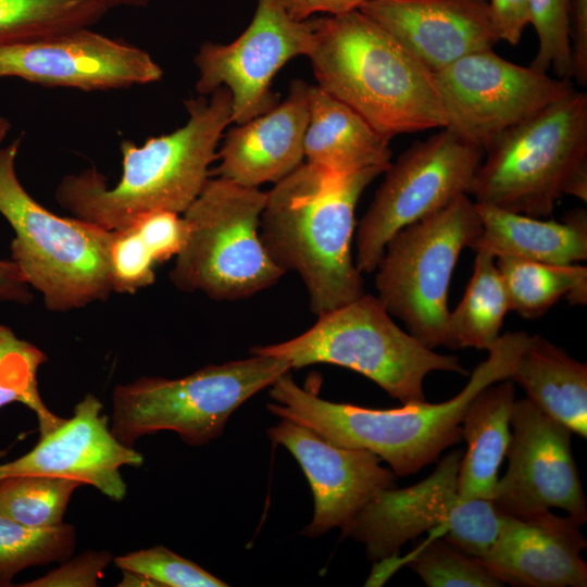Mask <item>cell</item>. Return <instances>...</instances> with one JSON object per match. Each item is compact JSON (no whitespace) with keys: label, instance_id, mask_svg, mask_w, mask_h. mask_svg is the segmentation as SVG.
<instances>
[{"label":"cell","instance_id":"obj_1","mask_svg":"<svg viewBox=\"0 0 587 587\" xmlns=\"http://www.w3.org/2000/svg\"><path fill=\"white\" fill-rule=\"evenodd\" d=\"M187 122L176 130L148 138L142 146L121 142L122 175L108 187L95 168L65 176L55 200L75 217L114 230L138 216L168 210L183 214L210 178L217 146L232 122V96L218 87L185 102Z\"/></svg>","mask_w":587,"mask_h":587},{"label":"cell","instance_id":"obj_2","mask_svg":"<svg viewBox=\"0 0 587 587\" xmlns=\"http://www.w3.org/2000/svg\"><path fill=\"white\" fill-rule=\"evenodd\" d=\"M529 337L525 332L500 336L488 350V358L471 373L466 386L441 403L422 401L383 410L335 403L298 386L288 372L271 386L275 402L267 409L335 445L375 453L398 476L411 475L460 441L469 402L485 387L511 377Z\"/></svg>","mask_w":587,"mask_h":587},{"label":"cell","instance_id":"obj_3","mask_svg":"<svg viewBox=\"0 0 587 587\" xmlns=\"http://www.w3.org/2000/svg\"><path fill=\"white\" fill-rule=\"evenodd\" d=\"M384 172L337 173L303 162L267 191L262 242L279 268L302 278L317 316L365 294L351 252L354 213L364 189Z\"/></svg>","mask_w":587,"mask_h":587},{"label":"cell","instance_id":"obj_4","mask_svg":"<svg viewBox=\"0 0 587 587\" xmlns=\"http://www.w3.org/2000/svg\"><path fill=\"white\" fill-rule=\"evenodd\" d=\"M307 57L319 87L390 139L447 126L435 74L360 10L314 18Z\"/></svg>","mask_w":587,"mask_h":587},{"label":"cell","instance_id":"obj_5","mask_svg":"<svg viewBox=\"0 0 587 587\" xmlns=\"http://www.w3.org/2000/svg\"><path fill=\"white\" fill-rule=\"evenodd\" d=\"M480 162L475 203L546 217L564 196L587 201V93L574 90L501 135Z\"/></svg>","mask_w":587,"mask_h":587},{"label":"cell","instance_id":"obj_6","mask_svg":"<svg viewBox=\"0 0 587 587\" xmlns=\"http://www.w3.org/2000/svg\"><path fill=\"white\" fill-rule=\"evenodd\" d=\"M22 138L0 147V214L14 232L11 260L51 312H67L113 292L109 278L112 230L63 217L37 202L21 184L15 161Z\"/></svg>","mask_w":587,"mask_h":587},{"label":"cell","instance_id":"obj_7","mask_svg":"<svg viewBox=\"0 0 587 587\" xmlns=\"http://www.w3.org/2000/svg\"><path fill=\"white\" fill-rule=\"evenodd\" d=\"M250 353L286 360L291 369L317 363L350 369L402 404L426 401L423 383L430 372L469 374L455 355L436 353L401 329L379 299L367 294L319 315L303 334L253 347Z\"/></svg>","mask_w":587,"mask_h":587},{"label":"cell","instance_id":"obj_8","mask_svg":"<svg viewBox=\"0 0 587 587\" xmlns=\"http://www.w3.org/2000/svg\"><path fill=\"white\" fill-rule=\"evenodd\" d=\"M266 197L257 187L209 178L182 214L186 237L168 274L173 285L213 300L235 301L277 283L285 272L260 236Z\"/></svg>","mask_w":587,"mask_h":587},{"label":"cell","instance_id":"obj_9","mask_svg":"<svg viewBox=\"0 0 587 587\" xmlns=\"http://www.w3.org/2000/svg\"><path fill=\"white\" fill-rule=\"evenodd\" d=\"M290 370L286 360L251 353L180 378L140 377L120 384L112 394L111 430L129 447L161 430L176 433L190 446L207 445L222 435L242 403Z\"/></svg>","mask_w":587,"mask_h":587},{"label":"cell","instance_id":"obj_10","mask_svg":"<svg viewBox=\"0 0 587 587\" xmlns=\"http://www.w3.org/2000/svg\"><path fill=\"white\" fill-rule=\"evenodd\" d=\"M480 233L476 204L462 195L400 229L385 247L375 270L376 297L429 349L445 345L453 270Z\"/></svg>","mask_w":587,"mask_h":587},{"label":"cell","instance_id":"obj_11","mask_svg":"<svg viewBox=\"0 0 587 587\" xmlns=\"http://www.w3.org/2000/svg\"><path fill=\"white\" fill-rule=\"evenodd\" d=\"M462 455V450H453L422 482L379 492L341 529V537L363 544L370 561L384 562L395 558L409 540L440 529L458 549L483 558L498 537L500 514L491 500L460 498Z\"/></svg>","mask_w":587,"mask_h":587},{"label":"cell","instance_id":"obj_12","mask_svg":"<svg viewBox=\"0 0 587 587\" xmlns=\"http://www.w3.org/2000/svg\"><path fill=\"white\" fill-rule=\"evenodd\" d=\"M485 151L448 128L405 150L386 175L355 235V266L374 272L389 239L403 227L469 195Z\"/></svg>","mask_w":587,"mask_h":587},{"label":"cell","instance_id":"obj_13","mask_svg":"<svg viewBox=\"0 0 587 587\" xmlns=\"http://www.w3.org/2000/svg\"><path fill=\"white\" fill-rule=\"evenodd\" d=\"M434 74L446 128L484 151L575 90L570 79L512 63L492 49L470 53Z\"/></svg>","mask_w":587,"mask_h":587},{"label":"cell","instance_id":"obj_14","mask_svg":"<svg viewBox=\"0 0 587 587\" xmlns=\"http://www.w3.org/2000/svg\"><path fill=\"white\" fill-rule=\"evenodd\" d=\"M252 21L233 42L205 41L195 57L199 71L196 89L208 96L226 87L232 96V122L246 123L279 102L271 84L291 59L307 55L313 40L314 18L297 21L283 0H255Z\"/></svg>","mask_w":587,"mask_h":587},{"label":"cell","instance_id":"obj_15","mask_svg":"<svg viewBox=\"0 0 587 587\" xmlns=\"http://www.w3.org/2000/svg\"><path fill=\"white\" fill-rule=\"evenodd\" d=\"M509 465L491 502L500 515L530 519L558 508L580 524L586 497L572 454V430L529 399L514 402Z\"/></svg>","mask_w":587,"mask_h":587},{"label":"cell","instance_id":"obj_16","mask_svg":"<svg viewBox=\"0 0 587 587\" xmlns=\"http://www.w3.org/2000/svg\"><path fill=\"white\" fill-rule=\"evenodd\" d=\"M162 75L147 51L88 27L0 47V78L47 87L107 90L153 83Z\"/></svg>","mask_w":587,"mask_h":587},{"label":"cell","instance_id":"obj_17","mask_svg":"<svg viewBox=\"0 0 587 587\" xmlns=\"http://www.w3.org/2000/svg\"><path fill=\"white\" fill-rule=\"evenodd\" d=\"M102 402L87 394L73 415L52 430L39 435L36 445L22 457L0 463V478L45 475L90 485L113 501H122L127 485L121 467H139L143 457L121 442L102 412Z\"/></svg>","mask_w":587,"mask_h":587},{"label":"cell","instance_id":"obj_18","mask_svg":"<svg viewBox=\"0 0 587 587\" xmlns=\"http://www.w3.org/2000/svg\"><path fill=\"white\" fill-rule=\"evenodd\" d=\"M268 438L297 460L314 498L311 523L301 532L321 536L346 527L379 492L396 487V474L365 449L335 445L313 429L282 419L267 429Z\"/></svg>","mask_w":587,"mask_h":587},{"label":"cell","instance_id":"obj_19","mask_svg":"<svg viewBox=\"0 0 587 587\" xmlns=\"http://www.w3.org/2000/svg\"><path fill=\"white\" fill-rule=\"evenodd\" d=\"M359 10L433 73L500 41L487 0H367Z\"/></svg>","mask_w":587,"mask_h":587},{"label":"cell","instance_id":"obj_20","mask_svg":"<svg viewBox=\"0 0 587 587\" xmlns=\"http://www.w3.org/2000/svg\"><path fill=\"white\" fill-rule=\"evenodd\" d=\"M574 517L551 511L530 519L500 515L490 550L477 559L496 578L515 587H586V538Z\"/></svg>","mask_w":587,"mask_h":587},{"label":"cell","instance_id":"obj_21","mask_svg":"<svg viewBox=\"0 0 587 587\" xmlns=\"http://www.w3.org/2000/svg\"><path fill=\"white\" fill-rule=\"evenodd\" d=\"M309 105L310 85L292 80L284 101L226 133L213 173L247 187L282 180L303 163Z\"/></svg>","mask_w":587,"mask_h":587},{"label":"cell","instance_id":"obj_22","mask_svg":"<svg viewBox=\"0 0 587 587\" xmlns=\"http://www.w3.org/2000/svg\"><path fill=\"white\" fill-rule=\"evenodd\" d=\"M475 204L482 233L470 247L474 251L558 265L587 259L585 210L572 211L555 222Z\"/></svg>","mask_w":587,"mask_h":587},{"label":"cell","instance_id":"obj_23","mask_svg":"<svg viewBox=\"0 0 587 587\" xmlns=\"http://www.w3.org/2000/svg\"><path fill=\"white\" fill-rule=\"evenodd\" d=\"M390 138L321 87L310 85L309 121L303 152L308 163L337 173L387 170Z\"/></svg>","mask_w":587,"mask_h":587},{"label":"cell","instance_id":"obj_24","mask_svg":"<svg viewBox=\"0 0 587 587\" xmlns=\"http://www.w3.org/2000/svg\"><path fill=\"white\" fill-rule=\"evenodd\" d=\"M514 402L515 387L510 378L485 387L469 402L461 423L467 445L458 472L462 500L494 498L499 466L511 439Z\"/></svg>","mask_w":587,"mask_h":587},{"label":"cell","instance_id":"obj_25","mask_svg":"<svg viewBox=\"0 0 587 587\" xmlns=\"http://www.w3.org/2000/svg\"><path fill=\"white\" fill-rule=\"evenodd\" d=\"M534 404L587 437V365L548 339L530 336L510 377Z\"/></svg>","mask_w":587,"mask_h":587},{"label":"cell","instance_id":"obj_26","mask_svg":"<svg viewBox=\"0 0 587 587\" xmlns=\"http://www.w3.org/2000/svg\"><path fill=\"white\" fill-rule=\"evenodd\" d=\"M472 277L463 298L449 312L445 347L490 350L500 338L503 319L509 310L507 292L496 265V258L475 251Z\"/></svg>","mask_w":587,"mask_h":587},{"label":"cell","instance_id":"obj_27","mask_svg":"<svg viewBox=\"0 0 587 587\" xmlns=\"http://www.w3.org/2000/svg\"><path fill=\"white\" fill-rule=\"evenodd\" d=\"M509 310L526 319L545 314L561 298L572 304L587 302V267L558 265L511 257H497Z\"/></svg>","mask_w":587,"mask_h":587},{"label":"cell","instance_id":"obj_28","mask_svg":"<svg viewBox=\"0 0 587 587\" xmlns=\"http://www.w3.org/2000/svg\"><path fill=\"white\" fill-rule=\"evenodd\" d=\"M108 10L97 0H0V47L89 27Z\"/></svg>","mask_w":587,"mask_h":587},{"label":"cell","instance_id":"obj_29","mask_svg":"<svg viewBox=\"0 0 587 587\" xmlns=\"http://www.w3.org/2000/svg\"><path fill=\"white\" fill-rule=\"evenodd\" d=\"M75 546L76 530L71 524L34 527L0 514V586H11L25 569L68 559Z\"/></svg>","mask_w":587,"mask_h":587},{"label":"cell","instance_id":"obj_30","mask_svg":"<svg viewBox=\"0 0 587 587\" xmlns=\"http://www.w3.org/2000/svg\"><path fill=\"white\" fill-rule=\"evenodd\" d=\"M47 360L40 348L0 324V409L13 402L27 407L37 417L39 435L63 421L48 409L39 392L37 375Z\"/></svg>","mask_w":587,"mask_h":587},{"label":"cell","instance_id":"obj_31","mask_svg":"<svg viewBox=\"0 0 587 587\" xmlns=\"http://www.w3.org/2000/svg\"><path fill=\"white\" fill-rule=\"evenodd\" d=\"M80 483L45 475L0 478V514L34 527L64 523L73 492Z\"/></svg>","mask_w":587,"mask_h":587},{"label":"cell","instance_id":"obj_32","mask_svg":"<svg viewBox=\"0 0 587 587\" xmlns=\"http://www.w3.org/2000/svg\"><path fill=\"white\" fill-rule=\"evenodd\" d=\"M410 567L429 587H502L476 558L445 538H435L411 559Z\"/></svg>","mask_w":587,"mask_h":587},{"label":"cell","instance_id":"obj_33","mask_svg":"<svg viewBox=\"0 0 587 587\" xmlns=\"http://www.w3.org/2000/svg\"><path fill=\"white\" fill-rule=\"evenodd\" d=\"M571 0H529L530 22L538 48L530 67L540 73L553 70L560 78H571Z\"/></svg>","mask_w":587,"mask_h":587},{"label":"cell","instance_id":"obj_34","mask_svg":"<svg viewBox=\"0 0 587 587\" xmlns=\"http://www.w3.org/2000/svg\"><path fill=\"white\" fill-rule=\"evenodd\" d=\"M121 571L140 573L158 587H225L227 584L195 562L164 546L140 549L113 558Z\"/></svg>","mask_w":587,"mask_h":587},{"label":"cell","instance_id":"obj_35","mask_svg":"<svg viewBox=\"0 0 587 587\" xmlns=\"http://www.w3.org/2000/svg\"><path fill=\"white\" fill-rule=\"evenodd\" d=\"M108 263L115 292L133 295L154 283L157 263L132 225L112 230Z\"/></svg>","mask_w":587,"mask_h":587},{"label":"cell","instance_id":"obj_36","mask_svg":"<svg viewBox=\"0 0 587 587\" xmlns=\"http://www.w3.org/2000/svg\"><path fill=\"white\" fill-rule=\"evenodd\" d=\"M130 225L149 249L157 264L176 257L184 245L186 226L179 213L155 210L138 216Z\"/></svg>","mask_w":587,"mask_h":587},{"label":"cell","instance_id":"obj_37","mask_svg":"<svg viewBox=\"0 0 587 587\" xmlns=\"http://www.w3.org/2000/svg\"><path fill=\"white\" fill-rule=\"evenodd\" d=\"M113 560L108 550H88L70 557L47 574L21 584L22 587H96L105 567Z\"/></svg>","mask_w":587,"mask_h":587},{"label":"cell","instance_id":"obj_38","mask_svg":"<svg viewBox=\"0 0 587 587\" xmlns=\"http://www.w3.org/2000/svg\"><path fill=\"white\" fill-rule=\"evenodd\" d=\"M490 14L499 40L517 45L530 22L529 0H490Z\"/></svg>","mask_w":587,"mask_h":587},{"label":"cell","instance_id":"obj_39","mask_svg":"<svg viewBox=\"0 0 587 587\" xmlns=\"http://www.w3.org/2000/svg\"><path fill=\"white\" fill-rule=\"evenodd\" d=\"M570 41L571 77L578 85L585 86L587 84V0H571Z\"/></svg>","mask_w":587,"mask_h":587},{"label":"cell","instance_id":"obj_40","mask_svg":"<svg viewBox=\"0 0 587 587\" xmlns=\"http://www.w3.org/2000/svg\"><path fill=\"white\" fill-rule=\"evenodd\" d=\"M289 15L297 21L310 18L314 13L340 15L354 10L367 0H283Z\"/></svg>","mask_w":587,"mask_h":587},{"label":"cell","instance_id":"obj_41","mask_svg":"<svg viewBox=\"0 0 587 587\" xmlns=\"http://www.w3.org/2000/svg\"><path fill=\"white\" fill-rule=\"evenodd\" d=\"M32 301L30 286L17 265L11 259H0V302L25 305Z\"/></svg>","mask_w":587,"mask_h":587},{"label":"cell","instance_id":"obj_42","mask_svg":"<svg viewBox=\"0 0 587 587\" xmlns=\"http://www.w3.org/2000/svg\"><path fill=\"white\" fill-rule=\"evenodd\" d=\"M118 587H158L157 584L147 576L133 572L122 571V579L117 584Z\"/></svg>","mask_w":587,"mask_h":587},{"label":"cell","instance_id":"obj_43","mask_svg":"<svg viewBox=\"0 0 587 587\" xmlns=\"http://www.w3.org/2000/svg\"><path fill=\"white\" fill-rule=\"evenodd\" d=\"M108 9L117 7V5H146L149 0H97Z\"/></svg>","mask_w":587,"mask_h":587},{"label":"cell","instance_id":"obj_44","mask_svg":"<svg viewBox=\"0 0 587 587\" xmlns=\"http://www.w3.org/2000/svg\"><path fill=\"white\" fill-rule=\"evenodd\" d=\"M11 128V123L8 118L0 116V147L4 138L7 137V134L9 133Z\"/></svg>","mask_w":587,"mask_h":587},{"label":"cell","instance_id":"obj_45","mask_svg":"<svg viewBox=\"0 0 587 587\" xmlns=\"http://www.w3.org/2000/svg\"><path fill=\"white\" fill-rule=\"evenodd\" d=\"M7 454V451L5 450H1L0 451V460Z\"/></svg>","mask_w":587,"mask_h":587}]
</instances>
